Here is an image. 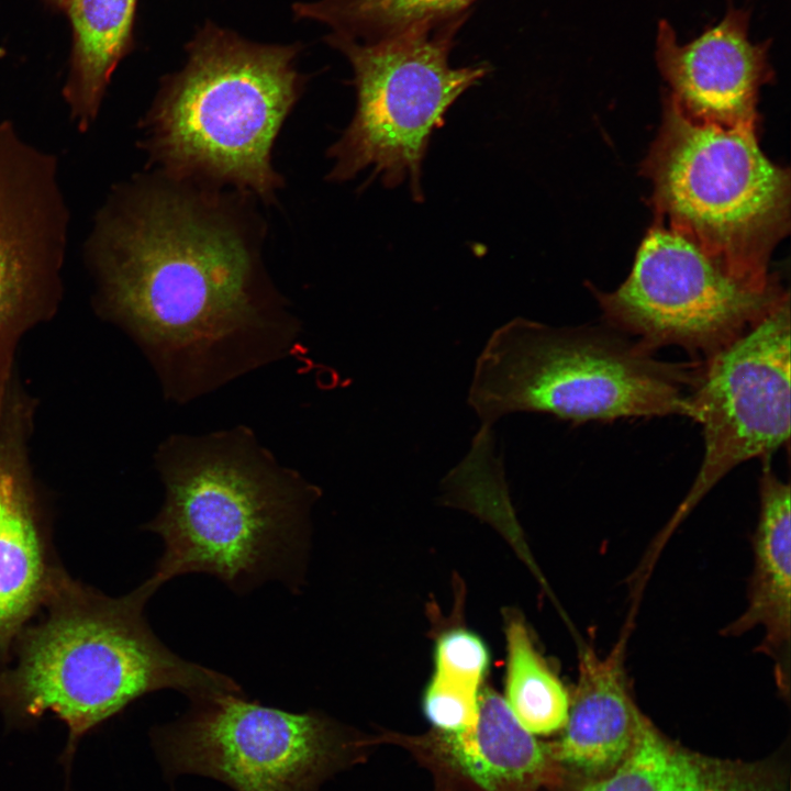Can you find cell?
Instances as JSON below:
<instances>
[{
    "label": "cell",
    "mask_w": 791,
    "mask_h": 791,
    "mask_svg": "<svg viewBox=\"0 0 791 791\" xmlns=\"http://www.w3.org/2000/svg\"><path fill=\"white\" fill-rule=\"evenodd\" d=\"M480 687L433 673L422 699L433 731L458 733L470 728L478 716Z\"/></svg>",
    "instance_id": "obj_21"
},
{
    "label": "cell",
    "mask_w": 791,
    "mask_h": 791,
    "mask_svg": "<svg viewBox=\"0 0 791 791\" xmlns=\"http://www.w3.org/2000/svg\"><path fill=\"white\" fill-rule=\"evenodd\" d=\"M612 328L555 327L514 317L477 357L468 404L491 427L513 413L584 422L683 415L701 365L659 360Z\"/></svg>",
    "instance_id": "obj_5"
},
{
    "label": "cell",
    "mask_w": 791,
    "mask_h": 791,
    "mask_svg": "<svg viewBox=\"0 0 791 791\" xmlns=\"http://www.w3.org/2000/svg\"><path fill=\"white\" fill-rule=\"evenodd\" d=\"M506 640V705L533 735H548L561 729L567 721L570 698L565 686L537 651L520 619L509 621Z\"/></svg>",
    "instance_id": "obj_19"
},
{
    "label": "cell",
    "mask_w": 791,
    "mask_h": 791,
    "mask_svg": "<svg viewBox=\"0 0 791 791\" xmlns=\"http://www.w3.org/2000/svg\"><path fill=\"white\" fill-rule=\"evenodd\" d=\"M137 0H68L73 31L64 98L81 131L96 120L113 71L133 45Z\"/></svg>",
    "instance_id": "obj_18"
},
{
    "label": "cell",
    "mask_w": 791,
    "mask_h": 791,
    "mask_svg": "<svg viewBox=\"0 0 791 791\" xmlns=\"http://www.w3.org/2000/svg\"><path fill=\"white\" fill-rule=\"evenodd\" d=\"M67 223L55 157L0 123V416L21 337L58 305Z\"/></svg>",
    "instance_id": "obj_11"
},
{
    "label": "cell",
    "mask_w": 791,
    "mask_h": 791,
    "mask_svg": "<svg viewBox=\"0 0 791 791\" xmlns=\"http://www.w3.org/2000/svg\"><path fill=\"white\" fill-rule=\"evenodd\" d=\"M759 480V515L753 536L754 570L745 611L723 634L738 636L754 627L765 635L757 647L773 662L777 686L790 688L791 509L790 486L765 465Z\"/></svg>",
    "instance_id": "obj_16"
},
{
    "label": "cell",
    "mask_w": 791,
    "mask_h": 791,
    "mask_svg": "<svg viewBox=\"0 0 791 791\" xmlns=\"http://www.w3.org/2000/svg\"><path fill=\"white\" fill-rule=\"evenodd\" d=\"M157 589L147 579L110 597L64 569L0 669L5 723L29 728L47 713L64 722L67 771L87 733L145 694L174 689L193 700L243 693L231 677L179 657L154 634L144 609Z\"/></svg>",
    "instance_id": "obj_3"
},
{
    "label": "cell",
    "mask_w": 791,
    "mask_h": 791,
    "mask_svg": "<svg viewBox=\"0 0 791 791\" xmlns=\"http://www.w3.org/2000/svg\"><path fill=\"white\" fill-rule=\"evenodd\" d=\"M469 13L428 20L374 42L331 33L354 71L356 111L327 149L328 181L343 182L371 169L387 188L409 183L424 200L422 166L431 137L453 103L490 71L487 63L455 68L449 55Z\"/></svg>",
    "instance_id": "obj_7"
},
{
    "label": "cell",
    "mask_w": 791,
    "mask_h": 791,
    "mask_svg": "<svg viewBox=\"0 0 791 791\" xmlns=\"http://www.w3.org/2000/svg\"><path fill=\"white\" fill-rule=\"evenodd\" d=\"M33 413L13 387L0 416V669L64 570L30 464Z\"/></svg>",
    "instance_id": "obj_12"
},
{
    "label": "cell",
    "mask_w": 791,
    "mask_h": 791,
    "mask_svg": "<svg viewBox=\"0 0 791 791\" xmlns=\"http://www.w3.org/2000/svg\"><path fill=\"white\" fill-rule=\"evenodd\" d=\"M190 701L180 717L151 732L170 779L193 773L235 791H319L368 747L366 738L317 711L292 713L243 693Z\"/></svg>",
    "instance_id": "obj_8"
},
{
    "label": "cell",
    "mask_w": 791,
    "mask_h": 791,
    "mask_svg": "<svg viewBox=\"0 0 791 791\" xmlns=\"http://www.w3.org/2000/svg\"><path fill=\"white\" fill-rule=\"evenodd\" d=\"M750 11L728 4L724 18L693 41L678 42L660 20L656 62L668 96L693 122L722 127H756L760 88L772 81L769 42L749 38Z\"/></svg>",
    "instance_id": "obj_13"
},
{
    "label": "cell",
    "mask_w": 791,
    "mask_h": 791,
    "mask_svg": "<svg viewBox=\"0 0 791 791\" xmlns=\"http://www.w3.org/2000/svg\"><path fill=\"white\" fill-rule=\"evenodd\" d=\"M756 132L693 122L667 96L642 171L659 221L667 219L729 275L770 288L780 283L768 267L790 229L791 182Z\"/></svg>",
    "instance_id": "obj_6"
},
{
    "label": "cell",
    "mask_w": 791,
    "mask_h": 791,
    "mask_svg": "<svg viewBox=\"0 0 791 791\" xmlns=\"http://www.w3.org/2000/svg\"><path fill=\"white\" fill-rule=\"evenodd\" d=\"M606 323L646 349L678 346L695 360L754 327L789 292L754 287L729 275L692 242L657 221L625 281L593 289Z\"/></svg>",
    "instance_id": "obj_9"
},
{
    "label": "cell",
    "mask_w": 791,
    "mask_h": 791,
    "mask_svg": "<svg viewBox=\"0 0 791 791\" xmlns=\"http://www.w3.org/2000/svg\"><path fill=\"white\" fill-rule=\"evenodd\" d=\"M582 791H773L754 765L690 751L667 738L642 713L628 753Z\"/></svg>",
    "instance_id": "obj_17"
},
{
    "label": "cell",
    "mask_w": 791,
    "mask_h": 791,
    "mask_svg": "<svg viewBox=\"0 0 791 791\" xmlns=\"http://www.w3.org/2000/svg\"><path fill=\"white\" fill-rule=\"evenodd\" d=\"M141 121V148L155 170L232 189L271 204L285 186L276 140L305 83L300 45L259 44L207 23L186 46Z\"/></svg>",
    "instance_id": "obj_4"
},
{
    "label": "cell",
    "mask_w": 791,
    "mask_h": 791,
    "mask_svg": "<svg viewBox=\"0 0 791 791\" xmlns=\"http://www.w3.org/2000/svg\"><path fill=\"white\" fill-rule=\"evenodd\" d=\"M790 334L788 293L754 327L703 360L691 394V419L703 432V458L669 528L733 468L789 446Z\"/></svg>",
    "instance_id": "obj_10"
},
{
    "label": "cell",
    "mask_w": 791,
    "mask_h": 791,
    "mask_svg": "<svg viewBox=\"0 0 791 791\" xmlns=\"http://www.w3.org/2000/svg\"><path fill=\"white\" fill-rule=\"evenodd\" d=\"M254 197L157 170L115 188L90 238L100 308L188 403L290 355L299 319L266 270Z\"/></svg>",
    "instance_id": "obj_1"
},
{
    "label": "cell",
    "mask_w": 791,
    "mask_h": 791,
    "mask_svg": "<svg viewBox=\"0 0 791 791\" xmlns=\"http://www.w3.org/2000/svg\"><path fill=\"white\" fill-rule=\"evenodd\" d=\"M478 0H319L293 7L300 19L322 22L358 42L391 36L414 24L470 13Z\"/></svg>",
    "instance_id": "obj_20"
},
{
    "label": "cell",
    "mask_w": 791,
    "mask_h": 791,
    "mask_svg": "<svg viewBox=\"0 0 791 791\" xmlns=\"http://www.w3.org/2000/svg\"><path fill=\"white\" fill-rule=\"evenodd\" d=\"M625 642V637L619 640L605 656L591 647L580 654L567 721L560 738L549 744L566 770L601 778L633 745L642 712L627 684Z\"/></svg>",
    "instance_id": "obj_15"
},
{
    "label": "cell",
    "mask_w": 791,
    "mask_h": 791,
    "mask_svg": "<svg viewBox=\"0 0 791 791\" xmlns=\"http://www.w3.org/2000/svg\"><path fill=\"white\" fill-rule=\"evenodd\" d=\"M406 748L434 775L438 791H538L561 787L566 769L493 690L479 694L475 724L463 732L389 734L369 740Z\"/></svg>",
    "instance_id": "obj_14"
},
{
    "label": "cell",
    "mask_w": 791,
    "mask_h": 791,
    "mask_svg": "<svg viewBox=\"0 0 791 791\" xmlns=\"http://www.w3.org/2000/svg\"><path fill=\"white\" fill-rule=\"evenodd\" d=\"M435 675L480 687L490 654L483 640L463 628L439 636L434 651Z\"/></svg>",
    "instance_id": "obj_22"
},
{
    "label": "cell",
    "mask_w": 791,
    "mask_h": 791,
    "mask_svg": "<svg viewBox=\"0 0 791 791\" xmlns=\"http://www.w3.org/2000/svg\"><path fill=\"white\" fill-rule=\"evenodd\" d=\"M46 1L51 2L52 4H54L58 8L65 9L68 0H46Z\"/></svg>",
    "instance_id": "obj_23"
},
{
    "label": "cell",
    "mask_w": 791,
    "mask_h": 791,
    "mask_svg": "<svg viewBox=\"0 0 791 791\" xmlns=\"http://www.w3.org/2000/svg\"><path fill=\"white\" fill-rule=\"evenodd\" d=\"M164 503L144 528L164 550L148 580L208 573L236 593L278 579L300 589L321 489L282 465L245 425L171 434L154 456Z\"/></svg>",
    "instance_id": "obj_2"
}]
</instances>
